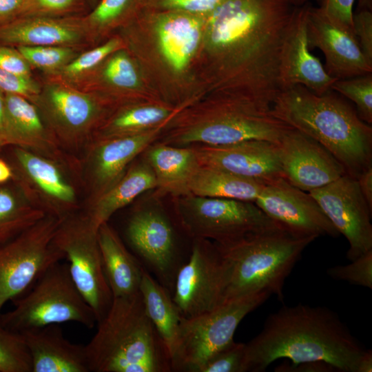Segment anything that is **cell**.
Here are the masks:
<instances>
[{"instance_id":"cell-1","label":"cell","mask_w":372,"mask_h":372,"mask_svg":"<svg viewBox=\"0 0 372 372\" xmlns=\"http://www.w3.org/2000/svg\"><path fill=\"white\" fill-rule=\"evenodd\" d=\"M292 0H223L206 16L203 45L214 92L272 106Z\"/></svg>"},{"instance_id":"cell-2","label":"cell","mask_w":372,"mask_h":372,"mask_svg":"<svg viewBox=\"0 0 372 372\" xmlns=\"http://www.w3.org/2000/svg\"><path fill=\"white\" fill-rule=\"evenodd\" d=\"M366 349L331 309L298 304L270 313L245 343L243 372H262L280 358L293 365L323 362L336 371L356 372Z\"/></svg>"},{"instance_id":"cell-3","label":"cell","mask_w":372,"mask_h":372,"mask_svg":"<svg viewBox=\"0 0 372 372\" xmlns=\"http://www.w3.org/2000/svg\"><path fill=\"white\" fill-rule=\"evenodd\" d=\"M271 112L327 149L356 178L372 165V127L332 90L317 95L303 85L282 90Z\"/></svg>"},{"instance_id":"cell-4","label":"cell","mask_w":372,"mask_h":372,"mask_svg":"<svg viewBox=\"0 0 372 372\" xmlns=\"http://www.w3.org/2000/svg\"><path fill=\"white\" fill-rule=\"evenodd\" d=\"M275 117L271 107L228 93H214L208 100L180 110L158 141L173 146L223 145L247 140L278 143L291 128Z\"/></svg>"},{"instance_id":"cell-5","label":"cell","mask_w":372,"mask_h":372,"mask_svg":"<svg viewBox=\"0 0 372 372\" xmlns=\"http://www.w3.org/2000/svg\"><path fill=\"white\" fill-rule=\"evenodd\" d=\"M85 345L90 372H172L169 351L149 318L140 291L114 298Z\"/></svg>"},{"instance_id":"cell-6","label":"cell","mask_w":372,"mask_h":372,"mask_svg":"<svg viewBox=\"0 0 372 372\" xmlns=\"http://www.w3.org/2000/svg\"><path fill=\"white\" fill-rule=\"evenodd\" d=\"M315 239L296 237L278 229L225 245L214 242L224 265L222 304L259 292H267L282 301L285 280Z\"/></svg>"},{"instance_id":"cell-7","label":"cell","mask_w":372,"mask_h":372,"mask_svg":"<svg viewBox=\"0 0 372 372\" xmlns=\"http://www.w3.org/2000/svg\"><path fill=\"white\" fill-rule=\"evenodd\" d=\"M14 308L0 317V324L16 332L75 322L91 329L95 314L70 276L68 262L49 266L24 293L12 300Z\"/></svg>"},{"instance_id":"cell-8","label":"cell","mask_w":372,"mask_h":372,"mask_svg":"<svg viewBox=\"0 0 372 372\" xmlns=\"http://www.w3.org/2000/svg\"><path fill=\"white\" fill-rule=\"evenodd\" d=\"M40 83V92L32 103L60 147L79 158L115 108L56 77L43 75Z\"/></svg>"},{"instance_id":"cell-9","label":"cell","mask_w":372,"mask_h":372,"mask_svg":"<svg viewBox=\"0 0 372 372\" xmlns=\"http://www.w3.org/2000/svg\"><path fill=\"white\" fill-rule=\"evenodd\" d=\"M3 152L12 172L11 179L45 215L63 219L82 209L80 180L70 167L17 146L8 145Z\"/></svg>"},{"instance_id":"cell-10","label":"cell","mask_w":372,"mask_h":372,"mask_svg":"<svg viewBox=\"0 0 372 372\" xmlns=\"http://www.w3.org/2000/svg\"><path fill=\"white\" fill-rule=\"evenodd\" d=\"M176 198V216L192 239L225 245L251 234L282 229L254 202L194 195Z\"/></svg>"},{"instance_id":"cell-11","label":"cell","mask_w":372,"mask_h":372,"mask_svg":"<svg viewBox=\"0 0 372 372\" xmlns=\"http://www.w3.org/2000/svg\"><path fill=\"white\" fill-rule=\"evenodd\" d=\"M271 295L259 292L226 302L201 315L182 317L178 344L172 358V372H194L234 340L243 318Z\"/></svg>"},{"instance_id":"cell-12","label":"cell","mask_w":372,"mask_h":372,"mask_svg":"<svg viewBox=\"0 0 372 372\" xmlns=\"http://www.w3.org/2000/svg\"><path fill=\"white\" fill-rule=\"evenodd\" d=\"M98 228L80 210L61 220L52 239L67 260L73 282L92 309L96 322L105 316L113 300L103 270Z\"/></svg>"},{"instance_id":"cell-13","label":"cell","mask_w":372,"mask_h":372,"mask_svg":"<svg viewBox=\"0 0 372 372\" xmlns=\"http://www.w3.org/2000/svg\"><path fill=\"white\" fill-rule=\"evenodd\" d=\"M62 220L45 215L0 246V317L8 301L24 293L49 266L64 259L52 242Z\"/></svg>"},{"instance_id":"cell-14","label":"cell","mask_w":372,"mask_h":372,"mask_svg":"<svg viewBox=\"0 0 372 372\" xmlns=\"http://www.w3.org/2000/svg\"><path fill=\"white\" fill-rule=\"evenodd\" d=\"M124 234L143 267L172 295L176 274L190 254L181 251L171 218L156 207L137 208L128 217Z\"/></svg>"},{"instance_id":"cell-15","label":"cell","mask_w":372,"mask_h":372,"mask_svg":"<svg viewBox=\"0 0 372 372\" xmlns=\"http://www.w3.org/2000/svg\"><path fill=\"white\" fill-rule=\"evenodd\" d=\"M166 127L133 135L92 141L79 160L83 198L82 209L111 189L130 164L158 140Z\"/></svg>"},{"instance_id":"cell-16","label":"cell","mask_w":372,"mask_h":372,"mask_svg":"<svg viewBox=\"0 0 372 372\" xmlns=\"http://www.w3.org/2000/svg\"><path fill=\"white\" fill-rule=\"evenodd\" d=\"M224 265L216 245L193 239L190 255L179 269L172 297L181 316L193 318L222 304Z\"/></svg>"},{"instance_id":"cell-17","label":"cell","mask_w":372,"mask_h":372,"mask_svg":"<svg viewBox=\"0 0 372 372\" xmlns=\"http://www.w3.org/2000/svg\"><path fill=\"white\" fill-rule=\"evenodd\" d=\"M309 193L338 233L347 240V257L350 261L372 249V209L356 178L345 174Z\"/></svg>"},{"instance_id":"cell-18","label":"cell","mask_w":372,"mask_h":372,"mask_svg":"<svg viewBox=\"0 0 372 372\" xmlns=\"http://www.w3.org/2000/svg\"><path fill=\"white\" fill-rule=\"evenodd\" d=\"M254 203L270 219L296 237L340 234L310 193L283 177L266 183Z\"/></svg>"},{"instance_id":"cell-19","label":"cell","mask_w":372,"mask_h":372,"mask_svg":"<svg viewBox=\"0 0 372 372\" xmlns=\"http://www.w3.org/2000/svg\"><path fill=\"white\" fill-rule=\"evenodd\" d=\"M136 17L152 30L156 50L169 71L185 73L203 46L206 16L143 8Z\"/></svg>"},{"instance_id":"cell-20","label":"cell","mask_w":372,"mask_h":372,"mask_svg":"<svg viewBox=\"0 0 372 372\" xmlns=\"http://www.w3.org/2000/svg\"><path fill=\"white\" fill-rule=\"evenodd\" d=\"M277 144L283 178L304 192L324 187L347 174L327 149L293 127Z\"/></svg>"},{"instance_id":"cell-21","label":"cell","mask_w":372,"mask_h":372,"mask_svg":"<svg viewBox=\"0 0 372 372\" xmlns=\"http://www.w3.org/2000/svg\"><path fill=\"white\" fill-rule=\"evenodd\" d=\"M309 3L297 6L285 37L279 60L281 91L300 85L317 95L331 90L337 80L326 72L320 61L310 52L307 39Z\"/></svg>"},{"instance_id":"cell-22","label":"cell","mask_w":372,"mask_h":372,"mask_svg":"<svg viewBox=\"0 0 372 372\" xmlns=\"http://www.w3.org/2000/svg\"><path fill=\"white\" fill-rule=\"evenodd\" d=\"M200 165L265 183L283 177L277 143L247 140L223 145H192Z\"/></svg>"},{"instance_id":"cell-23","label":"cell","mask_w":372,"mask_h":372,"mask_svg":"<svg viewBox=\"0 0 372 372\" xmlns=\"http://www.w3.org/2000/svg\"><path fill=\"white\" fill-rule=\"evenodd\" d=\"M4 138L8 145L56 161L72 169L79 178V158L60 147L35 105L19 94L4 93Z\"/></svg>"},{"instance_id":"cell-24","label":"cell","mask_w":372,"mask_h":372,"mask_svg":"<svg viewBox=\"0 0 372 372\" xmlns=\"http://www.w3.org/2000/svg\"><path fill=\"white\" fill-rule=\"evenodd\" d=\"M309 50L318 48L325 57L327 73L338 80L372 73L357 39L332 23L319 8L309 5L307 13Z\"/></svg>"},{"instance_id":"cell-25","label":"cell","mask_w":372,"mask_h":372,"mask_svg":"<svg viewBox=\"0 0 372 372\" xmlns=\"http://www.w3.org/2000/svg\"><path fill=\"white\" fill-rule=\"evenodd\" d=\"M72 86L100 98L114 108L133 102L156 101L144 92L137 61L126 47L112 53Z\"/></svg>"},{"instance_id":"cell-26","label":"cell","mask_w":372,"mask_h":372,"mask_svg":"<svg viewBox=\"0 0 372 372\" xmlns=\"http://www.w3.org/2000/svg\"><path fill=\"white\" fill-rule=\"evenodd\" d=\"M0 44L14 48L59 45L83 50L94 46L84 15L16 18L0 26Z\"/></svg>"},{"instance_id":"cell-27","label":"cell","mask_w":372,"mask_h":372,"mask_svg":"<svg viewBox=\"0 0 372 372\" xmlns=\"http://www.w3.org/2000/svg\"><path fill=\"white\" fill-rule=\"evenodd\" d=\"M19 333L30 353L32 372H90L85 346L68 341L59 324Z\"/></svg>"},{"instance_id":"cell-28","label":"cell","mask_w":372,"mask_h":372,"mask_svg":"<svg viewBox=\"0 0 372 372\" xmlns=\"http://www.w3.org/2000/svg\"><path fill=\"white\" fill-rule=\"evenodd\" d=\"M142 154L154 174L157 196L189 195V182L200 165L191 145L173 146L157 140Z\"/></svg>"},{"instance_id":"cell-29","label":"cell","mask_w":372,"mask_h":372,"mask_svg":"<svg viewBox=\"0 0 372 372\" xmlns=\"http://www.w3.org/2000/svg\"><path fill=\"white\" fill-rule=\"evenodd\" d=\"M98 241L113 298L138 293L145 269L108 222L99 227Z\"/></svg>"},{"instance_id":"cell-30","label":"cell","mask_w":372,"mask_h":372,"mask_svg":"<svg viewBox=\"0 0 372 372\" xmlns=\"http://www.w3.org/2000/svg\"><path fill=\"white\" fill-rule=\"evenodd\" d=\"M183 109L162 101L122 105L107 116L96 131L92 141L133 135L166 126Z\"/></svg>"},{"instance_id":"cell-31","label":"cell","mask_w":372,"mask_h":372,"mask_svg":"<svg viewBox=\"0 0 372 372\" xmlns=\"http://www.w3.org/2000/svg\"><path fill=\"white\" fill-rule=\"evenodd\" d=\"M154 174L145 158L133 161L122 178L89 207L81 209L99 227L145 192L155 189Z\"/></svg>"},{"instance_id":"cell-32","label":"cell","mask_w":372,"mask_h":372,"mask_svg":"<svg viewBox=\"0 0 372 372\" xmlns=\"http://www.w3.org/2000/svg\"><path fill=\"white\" fill-rule=\"evenodd\" d=\"M146 313L171 356L178 344L182 316L171 293L144 269L139 289Z\"/></svg>"},{"instance_id":"cell-33","label":"cell","mask_w":372,"mask_h":372,"mask_svg":"<svg viewBox=\"0 0 372 372\" xmlns=\"http://www.w3.org/2000/svg\"><path fill=\"white\" fill-rule=\"evenodd\" d=\"M265 183L217 167L200 165L189 184V195L254 202Z\"/></svg>"},{"instance_id":"cell-34","label":"cell","mask_w":372,"mask_h":372,"mask_svg":"<svg viewBox=\"0 0 372 372\" xmlns=\"http://www.w3.org/2000/svg\"><path fill=\"white\" fill-rule=\"evenodd\" d=\"M45 216L12 179L0 184V246L17 238Z\"/></svg>"},{"instance_id":"cell-35","label":"cell","mask_w":372,"mask_h":372,"mask_svg":"<svg viewBox=\"0 0 372 372\" xmlns=\"http://www.w3.org/2000/svg\"><path fill=\"white\" fill-rule=\"evenodd\" d=\"M142 0H99L84 19L95 46L116 30H120L136 15L142 8Z\"/></svg>"},{"instance_id":"cell-36","label":"cell","mask_w":372,"mask_h":372,"mask_svg":"<svg viewBox=\"0 0 372 372\" xmlns=\"http://www.w3.org/2000/svg\"><path fill=\"white\" fill-rule=\"evenodd\" d=\"M125 47V43L121 36L111 37L82 51L57 74L50 76L72 85L97 68L112 53Z\"/></svg>"},{"instance_id":"cell-37","label":"cell","mask_w":372,"mask_h":372,"mask_svg":"<svg viewBox=\"0 0 372 372\" xmlns=\"http://www.w3.org/2000/svg\"><path fill=\"white\" fill-rule=\"evenodd\" d=\"M32 69H37L43 75L57 74L83 50L59 45L19 46L16 48Z\"/></svg>"},{"instance_id":"cell-38","label":"cell","mask_w":372,"mask_h":372,"mask_svg":"<svg viewBox=\"0 0 372 372\" xmlns=\"http://www.w3.org/2000/svg\"><path fill=\"white\" fill-rule=\"evenodd\" d=\"M331 89L353 101L360 118L372 123V73L336 80Z\"/></svg>"},{"instance_id":"cell-39","label":"cell","mask_w":372,"mask_h":372,"mask_svg":"<svg viewBox=\"0 0 372 372\" xmlns=\"http://www.w3.org/2000/svg\"><path fill=\"white\" fill-rule=\"evenodd\" d=\"M0 372H32L30 353L21 334L1 324Z\"/></svg>"},{"instance_id":"cell-40","label":"cell","mask_w":372,"mask_h":372,"mask_svg":"<svg viewBox=\"0 0 372 372\" xmlns=\"http://www.w3.org/2000/svg\"><path fill=\"white\" fill-rule=\"evenodd\" d=\"M90 8L83 0H23L19 17H65L85 15Z\"/></svg>"},{"instance_id":"cell-41","label":"cell","mask_w":372,"mask_h":372,"mask_svg":"<svg viewBox=\"0 0 372 372\" xmlns=\"http://www.w3.org/2000/svg\"><path fill=\"white\" fill-rule=\"evenodd\" d=\"M327 273L334 279L372 289V249L360 255L350 264L329 268Z\"/></svg>"},{"instance_id":"cell-42","label":"cell","mask_w":372,"mask_h":372,"mask_svg":"<svg viewBox=\"0 0 372 372\" xmlns=\"http://www.w3.org/2000/svg\"><path fill=\"white\" fill-rule=\"evenodd\" d=\"M245 343L233 342L198 366L194 372H243Z\"/></svg>"},{"instance_id":"cell-43","label":"cell","mask_w":372,"mask_h":372,"mask_svg":"<svg viewBox=\"0 0 372 372\" xmlns=\"http://www.w3.org/2000/svg\"><path fill=\"white\" fill-rule=\"evenodd\" d=\"M0 90L19 94L33 103L41 90V83L33 76H21L0 67Z\"/></svg>"},{"instance_id":"cell-44","label":"cell","mask_w":372,"mask_h":372,"mask_svg":"<svg viewBox=\"0 0 372 372\" xmlns=\"http://www.w3.org/2000/svg\"><path fill=\"white\" fill-rule=\"evenodd\" d=\"M223 0H142V8L181 10L207 16Z\"/></svg>"},{"instance_id":"cell-45","label":"cell","mask_w":372,"mask_h":372,"mask_svg":"<svg viewBox=\"0 0 372 372\" xmlns=\"http://www.w3.org/2000/svg\"><path fill=\"white\" fill-rule=\"evenodd\" d=\"M354 1L355 0H322L319 8L332 23L355 37L353 23Z\"/></svg>"},{"instance_id":"cell-46","label":"cell","mask_w":372,"mask_h":372,"mask_svg":"<svg viewBox=\"0 0 372 372\" xmlns=\"http://www.w3.org/2000/svg\"><path fill=\"white\" fill-rule=\"evenodd\" d=\"M355 36L366 61L372 65V12L356 10L353 14Z\"/></svg>"},{"instance_id":"cell-47","label":"cell","mask_w":372,"mask_h":372,"mask_svg":"<svg viewBox=\"0 0 372 372\" xmlns=\"http://www.w3.org/2000/svg\"><path fill=\"white\" fill-rule=\"evenodd\" d=\"M0 67L21 76H33L32 69L14 47L0 44Z\"/></svg>"},{"instance_id":"cell-48","label":"cell","mask_w":372,"mask_h":372,"mask_svg":"<svg viewBox=\"0 0 372 372\" xmlns=\"http://www.w3.org/2000/svg\"><path fill=\"white\" fill-rule=\"evenodd\" d=\"M23 0H0V26L17 18Z\"/></svg>"},{"instance_id":"cell-49","label":"cell","mask_w":372,"mask_h":372,"mask_svg":"<svg viewBox=\"0 0 372 372\" xmlns=\"http://www.w3.org/2000/svg\"><path fill=\"white\" fill-rule=\"evenodd\" d=\"M356 179L362 196L372 209V165L363 170Z\"/></svg>"},{"instance_id":"cell-50","label":"cell","mask_w":372,"mask_h":372,"mask_svg":"<svg viewBox=\"0 0 372 372\" xmlns=\"http://www.w3.org/2000/svg\"><path fill=\"white\" fill-rule=\"evenodd\" d=\"M372 371V353L371 350H366L361 356L357 366L356 372Z\"/></svg>"},{"instance_id":"cell-51","label":"cell","mask_w":372,"mask_h":372,"mask_svg":"<svg viewBox=\"0 0 372 372\" xmlns=\"http://www.w3.org/2000/svg\"><path fill=\"white\" fill-rule=\"evenodd\" d=\"M12 176L11 167L7 161L0 157V184L9 181Z\"/></svg>"},{"instance_id":"cell-52","label":"cell","mask_w":372,"mask_h":372,"mask_svg":"<svg viewBox=\"0 0 372 372\" xmlns=\"http://www.w3.org/2000/svg\"><path fill=\"white\" fill-rule=\"evenodd\" d=\"M4 127H5V96H4V92L0 90V135L5 139Z\"/></svg>"},{"instance_id":"cell-53","label":"cell","mask_w":372,"mask_h":372,"mask_svg":"<svg viewBox=\"0 0 372 372\" xmlns=\"http://www.w3.org/2000/svg\"><path fill=\"white\" fill-rule=\"evenodd\" d=\"M357 10H372V0H358Z\"/></svg>"},{"instance_id":"cell-54","label":"cell","mask_w":372,"mask_h":372,"mask_svg":"<svg viewBox=\"0 0 372 372\" xmlns=\"http://www.w3.org/2000/svg\"><path fill=\"white\" fill-rule=\"evenodd\" d=\"M322 1V0H292V1L293 2V3L296 6H302L305 3H309V1Z\"/></svg>"},{"instance_id":"cell-55","label":"cell","mask_w":372,"mask_h":372,"mask_svg":"<svg viewBox=\"0 0 372 372\" xmlns=\"http://www.w3.org/2000/svg\"><path fill=\"white\" fill-rule=\"evenodd\" d=\"M86 4L88 6V7L90 8V10L94 8V6L97 4V3L99 1V0H83Z\"/></svg>"},{"instance_id":"cell-56","label":"cell","mask_w":372,"mask_h":372,"mask_svg":"<svg viewBox=\"0 0 372 372\" xmlns=\"http://www.w3.org/2000/svg\"><path fill=\"white\" fill-rule=\"evenodd\" d=\"M8 146L6 140L0 135V154L2 153L3 149Z\"/></svg>"}]
</instances>
